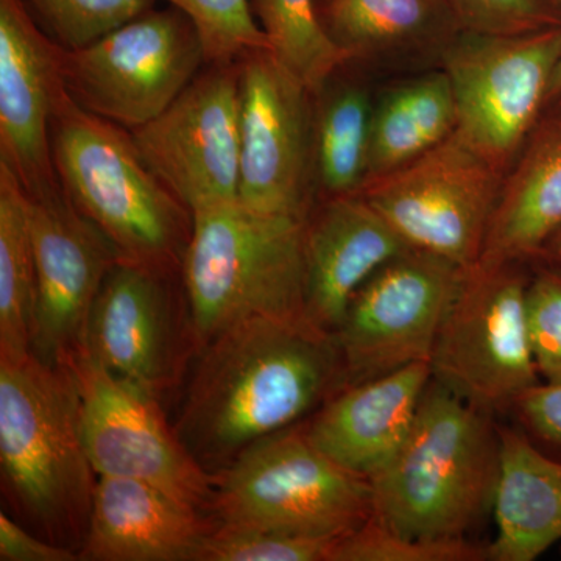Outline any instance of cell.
Instances as JSON below:
<instances>
[{
	"instance_id": "44dd1931",
	"label": "cell",
	"mask_w": 561,
	"mask_h": 561,
	"mask_svg": "<svg viewBox=\"0 0 561 561\" xmlns=\"http://www.w3.org/2000/svg\"><path fill=\"white\" fill-rule=\"evenodd\" d=\"M561 228V106L535 125L502 179L479 264H534Z\"/></svg>"
},
{
	"instance_id": "5b68a950",
	"label": "cell",
	"mask_w": 561,
	"mask_h": 561,
	"mask_svg": "<svg viewBox=\"0 0 561 561\" xmlns=\"http://www.w3.org/2000/svg\"><path fill=\"white\" fill-rule=\"evenodd\" d=\"M306 220L241 202L192 214L180 276L197 350L250 317H306Z\"/></svg>"
},
{
	"instance_id": "74e56055",
	"label": "cell",
	"mask_w": 561,
	"mask_h": 561,
	"mask_svg": "<svg viewBox=\"0 0 561 561\" xmlns=\"http://www.w3.org/2000/svg\"><path fill=\"white\" fill-rule=\"evenodd\" d=\"M553 105H560L561 106V98H560V101L557 102V103H553Z\"/></svg>"
},
{
	"instance_id": "4dcf8cb0",
	"label": "cell",
	"mask_w": 561,
	"mask_h": 561,
	"mask_svg": "<svg viewBox=\"0 0 561 561\" xmlns=\"http://www.w3.org/2000/svg\"><path fill=\"white\" fill-rule=\"evenodd\" d=\"M332 542L217 523L197 561H328Z\"/></svg>"
},
{
	"instance_id": "7c38bea8",
	"label": "cell",
	"mask_w": 561,
	"mask_h": 561,
	"mask_svg": "<svg viewBox=\"0 0 561 561\" xmlns=\"http://www.w3.org/2000/svg\"><path fill=\"white\" fill-rule=\"evenodd\" d=\"M465 271L430 251L409 249L373 273L332 334L343 387L430 362Z\"/></svg>"
},
{
	"instance_id": "6da1fadb",
	"label": "cell",
	"mask_w": 561,
	"mask_h": 561,
	"mask_svg": "<svg viewBox=\"0 0 561 561\" xmlns=\"http://www.w3.org/2000/svg\"><path fill=\"white\" fill-rule=\"evenodd\" d=\"M201 353L175 430L206 470L309 419L343 387L334 335L309 320L250 317Z\"/></svg>"
},
{
	"instance_id": "9c48e42d",
	"label": "cell",
	"mask_w": 561,
	"mask_h": 561,
	"mask_svg": "<svg viewBox=\"0 0 561 561\" xmlns=\"http://www.w3.org/2000/svg\"><path fill=\"white\" fill-rule=\"evenodd\" d=\"M206 62L180 10H147L80 49L62 51L70 98L128 131L149 124L186 90Z\"/></svg>"
},
{
	"instance_id": "8992f818",
	"label": "cell",
	"mask_w": 561,
	"mask_h": 561,
	"mask_svg": "<svg viewBox=\"0 0 561 561\" xmlns=\"http://www.w3.org/2000/svg\"><path fill=\"white\" fill-rule=\"evenodd\" d=\"M221 524L337 540L373 518V489L309 440L305 421L253 443L217 474Z\"/></svg>"
},
{
	"instance_id": "603a6c76",
	"label": "cell",
	"mask_w": 561,
	"mask_h": 561,
	"mask_svg": "<svg viewBox=\"0 0 561 561\" xmlns=\"http://www.w3.org/2000/svg\"><path fill=\"white\" fill-rule=\"evenodd\" d=\"M500 476L494 491L496 537L489 561H535L561 541V461L526 431L500 426Z\"/></svg>"
},
{
	"instance_id": "9a60e30c",
	"label": "cell",
	"mask_w": 561,
	"mask_h": 561,
	"mask_svg": "<svg viewBox=\"0 0 561 561\" xmlns=\"http://www.w3.org/2000/svg\"><path fill=\"white\" fill-rule=\"evenodd\" d=\"M175 273L117 261L103 280L84 345L114 375L160 397L179 383L190 350L191 321L181 319Z\"/></svg>"
},
{
	"instance_id": "83f0119b",
	"label": "cell",
	"mask_w": 561,
	"mask_h": 561,
	"mask_svg": "<svg viewBox=\"0 0 561 561\" xmlns=\"http://www.w3.org/2000/svg\"><path fill=\"white\" fill-rule=\"evenodd\" d=\"M194 24L208 65H230L251 50H272L250 0H165Z\"/></svg>"
},
{
	"instance_id": "e0dca14e",
	"label": "cell",
	"mask_w": 561,
	"mask_h": 561,
	"mask_svg": "<svg viewBox=\"0 0 561 561\" xmlns=\"http://www.w3.org/2000/svg\"><path fill=\"white\" fill-rule=\"evenodd\" d=\"M62 51L24 0H0V164L31 197L61 187L50 125L68 94Z\"/></svg>"
},
{
	"instance_id": "d6a6232c",
	"label": "cell",
	"mask_w": 561,
	"mask_h": 561,
	"mask_svg": "<svg viewBox=\"0 0 561 561\" xmlns=\"http://www.w3.org/2000/svg\"><path fill=\"white\" fill-rule=\"evenodd\" d=\"M461 32L522 35L561 25L553 0H448Z\"/></svg>"
},
{
	"instance_id": "2e32d148",
	"label": "cell",
	"mask_w": 561,
	"mask_h": 561,
	"mask_svg": "<svg viewBox=\"0 0 561 561\" xmlns=\"http://www.w3.org/2000/svg\"><path fill=\"white\" fill-rule=\"evenodd\" d=\"M27 197L36 264L32 351L62 364L87 341L92 306L119 256L62 187Z\"/></svg>"
},
{
	"instance_id": "4316f807",
	"label": "cell",
	"mask_w": 561,
	"mask_h": 561,
	"mask_svg": "<svg viewBox=\"0 0 561 561\" xmlns=\"http://www.w3.org/2000/svg\"><path fill=\"white\" fill-rule=\"evenodd\" d=\"M250 5L273 55L316 94L350 65L321 25L316 0H250Z\"/></svg>"
},
{
	"instance_id": "1f68e13d",
	"label": "cell",
	"mask_w": 561,
	"mask_h": 561,
	"mask_svg": "<svg viewBox=\"0 0 561 561\" xmlns=\"http://www.w3.org/2000/svg\"><path fill=\"white\" fill-rule=\"evenodd\" d=\"M526 321L541 381H561V267L531 264Z\"/></svg>"
},
{
	"instance_id": "ac0fdd59",
	"label": "cell",
	"mask_w": 561,
	"mask_h": 561,
	"mask_svg": "<svg viewBox=\"0 0 561 561\" xmlns=\"http://www.w3.org/2000/svg\"><path fill=\"white\" fill-rule=\"evenodd\" d=\"M412 249L360 194L320 198L306 220V317L334 334L373 273Z\"/></svg>"
},
{
	"instance_id": "d4e9b609",
	"label": "cell",
	"mask_w": 561,
	"mask_h": 561,
	"mask_svg": "<svg viewBox=\"0 0 561 561\" xmlns=\"http://www.w3.org/2000/svg\"><path fill=\"white\" fill-rule=\"evenodd\" d=\"M373 102L356 80L330 83L317 94L316 160L320 198L359 194L367 181Z\"/></svg>"
},
{
	"instance_id": "8fae6325",
	"label": "cell",
	"mask_w": 561,
	"mask_h": 561,
	"mask_svg": "<svg viewBox=\"0 0 561 561\" xmlns=\"http://www.w3.org/2000/svg\"><path fill=\"white\" fill-rule=\"evenodd\" d=\"M241 66L239 202L256 213L308 220L319 202L317 94L272 50H251Z\"/></svg>"
},
{
	"instance_id": "277c9868",
	"label": "cell",
	"mask_w": 561,
	"mask_h": 561,
	"mask_svg": "<svg viewBox=\"0 0 561 561\" xmlns=\"http://www.w3.org/2000/svg\"><path fill=\"white\" fill-rule=\"evenodd\" d=\"M50 140L62 191L119 261L180 273L192 213L151 171L131 133L81 108L68 91L51 117Z\"/></svg>"
},
{
	"instance_id": "f546056e",
	"label": "cell",
	"mask_w": 561,
	"mask_h": 561,
	"mask_svg": "<svg viewBox=\"0 0 561 561\" xmlns=\"http://www.w3.org/2000/svg\"><path fill=\"white\" fill-rule=\"evenodd\" d=\"M486 546L468 538L415 540L375 519L332 542L328 561H486Z\"/></svg>"
},
{
	"instance_id": "cb8c5ba5",
	"label": "cell",
	"mask_w": 561,
	"mask_h": 561,
	"mask_svg": "<svg viewBox=\"0 0 561 561\" xmlns=\"http://www.w3.org/2000/svg\"><path fill=\"white\" fill-rule=\"evenodd\" d=\"M456 128V101L440 66L390 84L373 105L367 181L416 160Z\"/></svg>"
},
{
	"instance_id": "ffe728a7",
	"label": "cell",
	"mask_w": 561,
	"mask_h": 561,
	"mask_svg": "<svg viewBox=\"0 0 561 561\" xmlns=\"http://www.w3.org/2000/svg\"><path fill=\"white\" fill-rule=\"evenodd\" d=\"M153 483L99 476L81 560L197 561L217 523Z\"/></svg>"
},
{
	"instance_id": "5bb4252c",
	"label": "cell",
	"mask_w": 561,
	"mask_h": 561,
	"mask_svg": "<svg viewBox=\"0 0 561 561\" xmlns=\"http://www.w3.org/2000/svg\"><path fill=\"white\" fill-rule=\"evenodd\" d=\"M130 133L151 171L192 214L238 202L239 61L209 65L168 110Z\"/></svg>"
},
{
	"instance_id": "f1b7e54d",
	"label": "cell",
	"mask_w": 561,
	"mask_h": 561,
	"mask_svg": "<svg viewBox=\"0 0 561 561\" xmlns=\"http://www.w3.org/2000/svg\"><path fill=\"white\" fill-rule=\"evenodd\" d=\"M32 16L55 43L80 49L153 9L154 0H24Z\"/></svg>"
},
{
	"instance_id": "e575fe53",
	"label": "cell",
	"mask_w": 561,
	"mask_h": 561,
	"mask_svg": "<svg viewBox=\"0 0 561 561\" xmlns=\"http://www.w3.org/2000/svg\"><path fill=\"white\" fill-rule=\"evenodd\" d=\"M66 546L41 540L0 512V560L2 561H76L80 560Z\"/></svg>"
},
{
	"instance_id": "d6986e66",
	"label": "cell",
	"mask_w": 561,
	"mask_h": 561,
	"mask_svg": "<svg viewBox=\"0 0 561 561\" xmlns=\"http://www.w3.org/2000/svg\"><path fill=\"white\" fill-rule=\"evenodd\" d=\"M431 379L430 362H416L343 387L305 420L309 440L345 470L371 481L408 440Z\"/></svg>"
},
{
	"instance_id": "836d02e7",
	"label": "cell",
	"mask_w": 561,
	"mask_h": 561,
	"mask_svg": "<svg viewBox=\"0 0 561 561\" xmlns=\"http://www.w3.org/2000/svg\"><path fill=\"white\" fill-rule=\"evenodd\" d=\"M527 434L561 448V381H540L513 405Z\"/></svg>"
},
{
	"instance_id": "ba28073f",
	"label": "cell",
	"mask_w": 561,
	"mask_h": 561,
	"mask_svg": "<svg viewBox=\"0 0 561 561\" xmlns=\"http://www.w3.org/2000/svg\"><path fill=\"white\" fill-rule=\"evenodd\" d=\"M561 25L522 35L460 32L438 66L451 83L461 138L507 172L551 105Z\"/></svg>"
},
{
	"instance_id": "7a4b0ae2",
	"label": "cell",
	"mask_w": 561,
	"mask_h": 561,
	"mask_svg": "<svg viewBox=\"0 0 561 561\" xmlns=\"http://www.w3.org/2000/svg\"><path fill=\"white\" fill-rule=\"evenodd\" d=\"M434 378L411 434L371 479L373 519L415 540H457L493 507L500 426Z\"/></svg>"
},
{
	"instance_id": "f35d334b",
	"label": "cell",
	"mask_w": 561,
	"mask_h": 561,
	"mask_svg": "<svg viewBox=\"0 0 561 561\" xmlns=\"http://www.w3.org/2000/svg\"><path fill=\"white\" fill-rule=\"evenodd\" d=\"M553 2H556V0H553Z\"/></svg>"
},
{
	"instance_id": "3957f363",
	"label": "cell",
	"mask_w": 561,
	"mask_h": 561,
	"mask_svg": "<svg viewBox=\"0 0 561 561\" xmlns=\"http://www.w3.org/2000/svg\"><path fill=\"white\" fill-rule=\"evenodd\" d=\"M0 467L10 500L50 541H84L99 476L68 364H50L33 351L0 359Z\"/></svg>"
},
{
	"instance_id": "30bf717a",
	"label": "cell",
	"mask_w": 561,
	"mask_h": 561,
	"mask_svg": "<svg viewBox=\"0 0 561 561\" xmlns=\"http://www.w3.org/2000/svg\"><path fill=\"white\" fill-rule=\"evenodd\" d=\"M502 179L454 131L416 160L368 180L359 194L412 249L468 268L481 257Z\"/></svg>"
},
{
	"instance_id": "8d00e7d4",
	"label": "cell",
	"mask_w": 561,
	"mask_h": 561,
	"mask_svg": "<svg viewBox=\"0 0 561 561\" xmlns=\"http://www.w3.org/2000/svg\"><path fill=\"white\" fill-rule=\"evenodd\" d=\"M557 5L560 7L561 10V0H556ZM561 98V60L559 62V68L556 70V77H553L552 81V90H551V105L560 101ZM549 105V106H551Z\"/></svg>"
},
{
	"instance_id": "d590c367",
	"label": "cell",
	"mask_w": 561,
	"mask_h": 561,
	"mask_svg": "<svg viewBox=\"0 0 561 561\" xmlns=\"http://www.w3.org/2000/svg\"><path fill=\"white\" fill-rule=\"evenodd\" d=\"M535 262L561 267V228L552 236L551 239H549L548 242H546V245L542 247L540 256H538V260Z\"/></svg>"
},
{
	"instance_id": "7402d4cb",
	"label": "cell",
	"mask_w": 561,
	"mask_h": 561,
	"mask_svg": "<svg viewBox=\"0 0 561 561\" xmlns=\"http://www.w3.org/2000/svg\"><path fill=\"white\" fill-rule=\"evenodd\" d=\"M330 38L351 62H440L460 27L448 0H316Z\"/></svg>"
},
{
	"instance_id": "4fadbf2b",
	"label": "cell",
	"mask_w": 561,
	"mask_h": 561,
	"mask_svg": "<svg viewBox=\"0 0 561 561\" xmlns=\"http://www.w3.org/2000/svg\"><path fill=\"white\" fill-rule=\"evenodd\" d=\"M62 364L79 386L81 431L98 476L153 483L201 511L210 508L217 474L184 446L157 397L111 373L84 343Z\"/></svg>"
},
{
	"instance_id": "52a82bcc",
	"label": "cell",
	"mask_w": 561,
	"mask_h": 561,
	"mask_svg": "<svg viewBox=\"0 0 561 561\" xmlns=\"http://www.w3.org/2000/svg\"><path fill=\"white\" fill-rule=\"evenodd\" d=\"M530 267H468L432 351V378L491 415L541 381L526 321Z\"/></svg>"
},
{
	"instance_id": "484cf974",
	"label": "cell",
	"mask_w": 561,
	"mask_h": 561,
	"mask_svg": "<svg viewBox=\"0 0 561 561\" xmlns=\"http://www.w3.org/2000/svg\"><path fill=\"white\" fill-rule=\"evenodd\" d=\"M35 306L28 197L16 175L0 164V359H21L32 353Z\"/></svg>"
}]
</instances>
